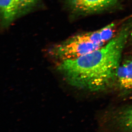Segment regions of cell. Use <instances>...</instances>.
<instances>
[{
    "label": "cell",
    "instance_id": "obj_1",
    "mask_svg": "<svg viewBox=\"0 0 132 132\" xmlns=\"http://www.w3.org/2000/svg\"><path fill=\"white\" fill-rule=\"evenodd\" d=\"M132 29V18L105 46L77 58L61 61L57 70L69 84L96 91L105 89L116 77L121 55Z\"/></svg>",
    "mask_w": 132,
    "mask_h": 132
},
{
    "label": "cell",
    "instance_id": "obj_2",
    "mask_svg": "<svg viewBox=\"0 0 132 132\" xmlns=\"http://www.w3.org/2000/svg\"><path fill=\"white\" fill-rule=\"evenodd\" d=\"M103 45L94 43L90 40L88 33L77 35L51 49V55L60 61L77 58L92 53Z\"/></svg>",
    "mask_w": 132,
    "mask_h": 132
},
{
    "label": "cell",
    "instance_id": "obj_3",
    "mask_svg": "<svg viewBox=\"0 0 132 132\" xmlns=\"http://www.w3.org/2000/svg\"><path fill=\"white\" fill-rule=\"evenodd\" d=\"M39 0H0L1 19L4 26L13 23L20 15L27 13Z\"/></svg>",
    "mask_w": 132,
    "mask_h": 132
},
{
    "label": "cell",
    "instance_id": "obj_4",
    "mask_svg": "<svg viewBox=\"0 0 132 132\" xmlns=\"http://www.w3.org/2000/svg\"><path fill=\"white\" fill-rule=\"evenodd\" d=\"M73 10L79 13H90L103 10L116 2L117 0H67Z\"/></svg>",
    "mask_w": 132,
    "mask_h": 132
},
{
    "label": "cell",
    "instance_id": "obj_5",
    "mask_svg": "<svg viewBox=\"0 0 132 132\" xmlns=\"http://www.w3.org/2000/svg\"><path fill=\"white\" fill-rule=\"evenodd\" d=\"M116 78L120 86L127 90L132 89V59L125 60L118 70Z\"/></svg>",
    "mask_w": 132,
    "mask_h": 132
},
{
    "label": "cell",
    "instance_id": "obj_6",
    "mask_svg": "<svg viewBox=\"0 0 132 132\" xmlns=\"http://www.w3.org/2000/svg\"><path fill=\"white\" fill-rule=\"evenodd\" d=\"M118 121L121 126L125 130L132 132V106L120 113L118 117Z\"/></svg>",
    "mask_w": 132,
    "mask_h": 132
},
{
    "label": "cell",
    "instance_id": "obj_7",
    "mask_svg": "<svg viewBox=\"0 0 132 132\" xmlns=\"http://www.w3.org/2000/svg\"><path fill=\"white\" fill-rule=\"evenodd\" d=\"M115 27V24L112 23L99 30L101 39L104 43L110 41L114 38Z\"/></svg>",
    "mask_w": 132,
    "mask_h": 132
},
{
    "label": "cell",
    "instance_id": "obj_8",
    "mask_svg": "<svg viewBox=\"0 0 132 132\" xmlns=\"http://www.w3.org/2000/svg\"><path fill=\"white\" fill-rule=\"evenodd\" d=\"M130 36H131V38L132 39V29L131 30V33H130Z\"/></svg>",
    "mask_w": 132,
    "mask_h": 132
}]
</instances>
